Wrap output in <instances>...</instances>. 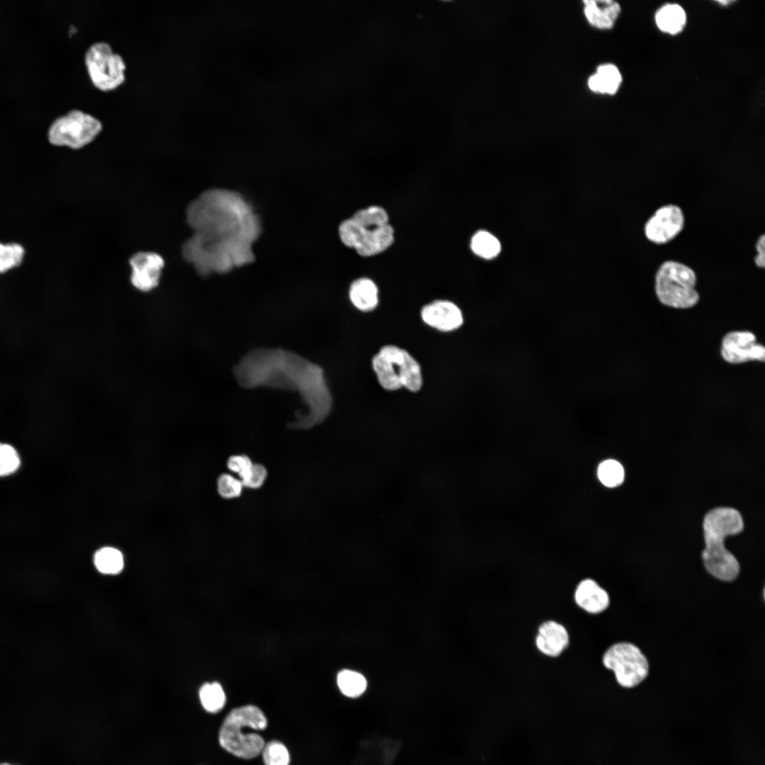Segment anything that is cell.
Instances as JSON below:
<instances>
[{
  "mask_svg": "<svg viewBox=\"0 0 765 765\" xmlns=\"http://www.w3.org/2000/svg\"><path fill=\"white\" fill-rule=\"evenodd\" d=\"M102 129L101 123L94 116L73 110L57 118L48 130L49 142L57 146L79 149L90 143Z\"/></svg>",
  "mask_w": 765,
  "mask_h": 765,
  "instance_id": "8",
  "label": "cell"
},
{
  "mask_svg": "<svg viewBox=\"0 0 765 765\" xmlns=\"http://www.w3.org/2000/svg\"><path fill=\"white\" fill-rule=\"evenodd\" d=\"M765 237L761 235L759 239L756 244V249L757 254L754 259L756 265L759 268H764L765 259H764V246H765Z\"/></svg>",
  "mask_w": 765,
  "mask_h": 765,
  "instance_id": "33",
  "label": "cell"
},
{
  "mask_svg": "<svg viewBox=\"0 0 765 765\" xmlns=\"http://www.w3.org/2000/svg\"><path fill=\"white\" fill-rule=\"evenodd\" d=\"M372 364L380 384L386 390H395L404 387L416 392L422 385L419 363L399 347L385 346L374 356Z\"/></svg>",
  "mask_w": 765,
  "mask_h": 765,
  "instance_id": "5",
  "label": "cell"
},
{
  "mask_svg": "<svg viewBox=\"0 0 765 765\" xmlns=\"http://www.w3.org/2000/svg\"><path fill=\"white\" fill-rule=\"evenodd\" d=\"M264 765H290L291 757L286 745L278 740L266 742L261 754Z\"/></svg>",
  "mask_w": 765,
  "mask_h": 765,
  "instance_id": "26",
  "label": "cell"
},
{
  "mask_svg": "<svg viewBox=\"0 0 765 765\" xmlns=\"http://www.w3.org/2000/svg\"><path fill=\"white\" fill-rule=\"evenodd\" d=\"M233 373L245 389L266 387L298 392L307 409L305 414L296 416L290 427L312 428L331 412L332 397L322 368L291 351L254 348L234 367Z\"/></svg>",
  "mask_w": 765,
  "mask_h": 765,
  "instance_id": "2",
  "label": "cell"
},
{
  "mask_svg": "<svg viewBox=\"0 0 765 765\" xmlns=\"http://www.w3.org/2000/svg\"><path fill=\"white\" fill-rule=\"evenodd\" d=\"M718 2L719 4H727L731 3L732 1H718Z\"/></svg>",
  "mask_w": 765,
  "mask_h": 765,
  "instance_id": "34",
  "label": "cell"
},
{
  "mask_svg": "<svg viewBox=\"0 0 765 765\" xmlns=\"http://www.w3.org/2000/svg\"><path fill=\"white\" fill-rule=\"evenodd\" d=\"M131 266L130 280L132 285L142 292L155 288L164 267L163 257L152 251H139L129 260Z\"/></svg>",
  "mask_w": 765,
  "mask_h": 765,
  "instance_id": "13",
  "label": "cell"
},
{
  "mask_svg": "<svg viewBox=\"0 0 765 765\" xmlns=\"http://www.w3.org/2000/svg\"><path fill=\"white\" fill-rule=\"evenodd\" d=\"M0 765H13V764H9V763H6V762H4V763H1Z\"/></svg>",
  "mask_w": 765,
  "mask_h": 765,
  "instance_id": "35",
  "label": "cell"
},
{
  "mask_svg": "<svg viewBox=\"0 0 765 765\" xmlns=\"http://www.w3.org/2000/svg\"><path fill=\"white\" fill-rule=\"evenodd\" d=\"M421 315L425 323L443 332L456 329L463 322L460 310L448 300H436L424 306Z\"/></svg>",
  "mask_w": 765,
  "mask_h": 765,
  "instance_id": "14",
  "label": "cell"
},
{
  "mask_svg": "<svg viewBox=\"0 0 765 765\" xmlns=\"http://www.w3.org/2000/svg\"><path fill=\"white\" fill-rule=\"evenodd\" d=\"M186 216L193 234L181 253L200 276L226 273L254 261L252 244L260 234L261 223L239 193L207 190L188 205Z\"/></svg>",
  "mask_w": 765,
  "mask_h": 765,
  "instance_id": "1",
  "label": "cell"
},
{
  "mask_svg": "<svg viewBox=\"0 0 765 765\" xmlns=\"http://www.w3.org/2000/svg\"><path fill=\"white\" fill-rule=\"evenodd\" d=\"M721 355L730 363L749 361L764 362V347L756 342L754 334L748 331H735L727 334L721 344Z\"/></svg>",
  "mask_w": 765,
  "mask_h": 765,
  "instance_id": "12",
  "label": "cell"
},
{
  "mask_svg": "<svg viewBox=\"0 0 765 765\" xmlns=\"http://www.w3.org/2000/svg\"><path fill=\"white\" fill-rule=\"evenodd\" d=\"M24 249L18 244L0 243V273L18 266L22 262Z\"/></svg>",
  "mask_w": 765,
  "mask_h": 765,
  "instance_id": "28",
  "label": "cell"
},
{
  "mask_svg": "<svg viewBox=\"0 0 765 765\" xmlns=\"http://www.w3.org/2000/svg\"><path fill=\"white\" fill-rule=\"evenodd\" d=\"M574 599L580 608L591 614L604 611L610 604L608 592L590 578L579 582L574 590Z\"/></svg>",
  "mask_w": 765,
  "mask_h": 765,
  "instance_id": "16",
  "label": "cell"
},
{
  "mask_svg": "<svg viewBox=\"0 0 765 765\" xmlns=\"http://www.w3.org/2000/svg\"><path fill=\"white\" fill-rule=\"evenodd\" d=\"M582 3L586 21L599 30L611 29L621 12L620 4L613 0H584Z\"/></svg>",
  "mask_w": 765,
  "mask_h": 765,
  "instance_id": "17",
  "label": "cell"
},
{
  "mask_svg": "<svg viewBox=\"0 0 765 765\" xmlns=\"http://www.w3.org/2000/svg\"><path fill=\"white\" fill-rule=\"evenodd\" d=\"M703 527L706 547L702 558L706 570L720 580L733 581L740 573V564L724 546V540L743 530L741 514L732 508L718 507L705 516Z\"/></svg>",
  "mask_w": 765,
  "mask_h": 765,
  "instance_id": "3",
  "label": "cell"
},
{
  "mask_svg": "<svg viewBox=\"0 0 765 765\" xmlns=\"http://www.w3.org/2000/svg\"><path fill=\"white\" fill-rule=\"evenodd\" d=\"M20 457L11 445L0 443V476H6L16 472L20 466Z\"/></svg>",
  "mask_w": 765,
  "mask_h": 765,
  "instance_id": "30",
  "label": "cell"
},
{
  "mask_svg": "<svg viewBox=\"0 0 765 765\" xmlns=\"http://www.w3.org/2000/svg\"><path fill=\"white\" fill-rule=\"evenodd\" d=\"M684 225V216L681 209L674 205H667L657 209L647 221L645 234L653 243L665 244L675 238Z\"/></svg>",
  "mask_w": 765,
  "mask_h": 765,
  "instance_id": "11",
  "label": "cell"
},
{
  "mask_svg": "<svg viewBox=\"0 0 765 765\" xmlns=\"http://www.w3.org/2000/svg\"><path fill=\"white\" fill-rule=\"evenodd\" d=\"M349 298L359 310L368 312L375 309L378 302V290L369 278H361L354 280L349 288Z\"/></svg>",
  "mask_w": 765,
  "mask_h": 765,
  "instance_id": "19",
  "label": "cell"
},
{
  "mask_svg": "<svg viewBox=\"0 0 765 765\" xmlns=\"http://www.w3.org/2000/svg\"><path fill=\"white\" fill-rule=\"evenodd\" d=\"M243 487L240 479H237L230 474L223 473L217 478V492L220 496L224 499H230L239 497L242 492Z\"/></svg>",
  "mask_w": 765,
  "mask_h": 765,
  "instance_id": "29",
  "label": "cell"
},
{
  "mask_svg": "<svg viewBox=\"0 0 765 765\" xmlns=\"http://www.w3.org/2000/svg\"><path fill=\"white\" fill-rule=\"evenodd\" d=\"M470 247L477 256L485 259L496 257L501 251L497 238L485 230H480L472 236Z\"/></svg>",
  "mask_w": 765,
  "mask_h": 765,
  "instance_id": "23",
  "label": "cell"
},
{
  "mask_svg": "<svg viewBox=\"0 0 765 765\" xmlns=\"http://www.w3.org/2000/svg\"><path fill=\"white\" fill-rule=\"evenodd\" d=\"M654 18L658 28L671 35L680 33L686 23V14L684 9L676 4L662 6L657 11Z\"/></svg>",
  "mask_w": 765,
  "mask_h": 765,
  "instance_id": "20",
  "label": "cell"
},
{
  "mask_svg": "<svg viewBox=\"0 0 765 765\" xmlns=\"http://www.w3.org/2000/svg\"><path fill=\"white\" fill-rule=\"evenodd\" d=\"M597 477L599 481L607 487H616L620 485L625 477L622 465L616 460L608 459L602 461L598 466Z\"/></svg>",
  "mask_w": 765,
  "mask_h": 765,
  "instance_id": "25",
  "label": "cell"
},
{
  "mask_svg": "<svg viewBox=\"0 0 765 765\" xmlns=\"http://www.w3.org/2000/svg\"><path fill=\"white\" fill-rule=\"evenodd\" d=\"M251 459L246 455H234L230 457L227 461L228 469L237 474L242 479L253 465Z\"/></svg>",
  "mask_w": 765,
  "mask_h": 765,
  "instance_id": "32",
  "label": "cell"
},
{
  "mask_svg": "<svg viewBox=\"0 0 765 765\" xmlns=\"http://www.w3.org/2000/svg\"><path fill=\"white\" fill-rule=\"evenodd\" d=\"M336 683L340 691L349 698L361 696L367 686L366 678L361 673L350 669L341 670L337 674Z\"/></svg>",
  "mask_w": 765,
  "mask_h": 765,
  "instance_id": "24",
  "label": "cell"
},
{
  "mask_svg": "<svg viewBox=\"0 0 765 765\" xmlns=\"http://www.w3.org/2000/svg\"><path fill=\"white\" fill-rule=\"evenodd\" d=\"M85 63L93 84L100 90L114 89L125 81V62L106 42L91 45L85 55Z\"/></svg>",
  "mask_w": 765,
  "mask_h": 765,
  "instance_id": "9",
  "label": "cell"
},
{
  "mask_svg": "<svg viewBox=\"0 0 765 765\" xmlns=\"http://www.w3.org/2000/svg\"><path fill=\"white\" fill-rule=\"evenodd\" d=\"M268 727V719L258 706L247 704L232 709L224 718L218 732V742L229 754L242 759L261 754L266 742L256 732Z\"/></svg>",
  "mask_w": 765,
  "mask_h": 765,
  "instance_id": "4",
  "label": "cell"
},
{
  "mask_svg": "<svg viewBox=\"0 0 765 765\" xmlns=\"http://www.w3.org/2000/svg\"><path fill=\"white\" fill-rule=\"evenodd\" d=\"M355 222L365 227H379L389 224L386 210L378 205H371L357 211L351 217Z\"/></svg>",
  "mask_w": 765,
  "mask_h": 765,
  "instance_id": "27",
  "label": "cell"
},
{
  "mask_svg": "<svg viewBox=\"0 0 765 765\" xmlns=\"http://www.w3.org/2000/svg\"><path fill=\"white\" fill-rule=\"evenodd\" d=\"M342 243L354 249L362 256L380 254L389 248L394 241V230L390 225L365 227L351 218L343 221L339 227Z\"/></svg>",
  "mask_w": 765,
  "mask_h": 765,
  "instance_id": "10",
  "label": "cell"
},
{
  "mask_svg": "<svg viewBox=\"0 0 765 765\" xmlns=\"http://www.w3.org/2000/svg\"><path fill=\"white\" fill-rule=\"evenodd\" d=\"M604 666L613 672L617 682L623 687L633 688L647 676L649 664L641 650L630 642L611 645L602 657Z\"/></svg>",
  "mask_w": 765,
  "mask_h": 765,
  "instance_id": "7",
  "label": "cell"
},
{
  "mask_svg": "<svg viewBox=\"0 0 765 765\" xmlns=\"http://www.w3.org/2000/svg\"><path fill=\"white\" fill-rule=\"evenodd\" d=\"M622 83L618 68L611 63L601 64L587 79L589 89L597 94L614 95Z\"/></svg>",
  "mask_w": 765,
  "mask_h": 765,
  "instance_id": "18",
  "label": "cell"
},
{
  "mask_svg": "<svg viewBox=\"0 0 765 765\" xmlns=\"http://www.w3.org/2000/svg\"><path fill=\"white\" fill-rule=\"evenodd\" d=\"M198 696L203 708L213 714L223 709L227 700L222 685L216 681L203 684L199 689Z\"/></svg>",
  "mask_w": 765,
  "mask_h": 765,
  "instance_id": "22",
  "label": "cell"
},
{
  "mask_svg": "<svg viewBox=\"0 0 765 765\" xmlns=\"http://www.w3.org/2000/svg\"><path fill=\"white\" fill-rule=\"evenodd\" d=\"M94 564L101 574L115 575L119 574L124 567V557L117 548L110 546L98 549L94 555Z\"/></svg>",
  "mask_w": 765,
  "mask_h": 765,
  "instance_id": "21",
  "label": "cell"
},
{
  "mask_svg": "<svg viewBox=\"0 0 765 765\" xmlns=\"http://www.w3.org/2000/svg\"><path fill=\"white\" fill-rule=\"evenodd\" d=\"M267 470L261 464H253L249 472L242 478L243 486L250 489H259L265 482Z\"/></svg>",
  "mask_w": 765,
  "mask_h": 765,
  "instance_id": "31",
  "label": "cell"
},
{
  "mask_svg": "<svg viewBox=\"0 0 765 765\" xmlns=\"http://www.w3.org/2000/svg\"><path fill=\"white\" fill-rule=\"evenodd\" d=\"M570 642L566 628L555 620L543 622L538 628L535 642L537 649L548 657L560 655Z\"/></svg>",
  "mask_w": 765,
  "mask_h": 765,
  "instance_id": "15",
  "label": "cell"
},
{
  "mask_svg": "<svg viewBox=\"0 0 765 765\" xmlns=\"http://www.w3.org/2000/svg\"><path fill=\"white\" fill-rule=\"evenodd\" d=\"M696 276L688 266L674 261L663 263L655 277V292L664 305L679 309L694 306L699 300Z\"/></svg>",
  "mask_w": 765,
  "mask_h": 765,
  "instance_id": "6",
  "label": "cell"
}]
</instances>
